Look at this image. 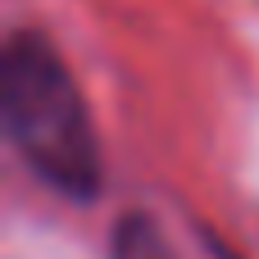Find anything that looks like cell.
<instances>
[{
  "mask_svg": "<svg viewBox=\"0 0 259 259\" xmlns=\"http://www.w3.org/2000/svg\"><path fill=\"white\" fill-rule=\"evenodd\" d=\"M0 123L27 173L64 200H96L105 182L100 137L82 87L55 41L14 27L0 50Z\"/></svg>",
  "mask_w": 259,
  "mask_h": 259,
  "instance_id": "cell-1",
  "label": "cell"
}]
</instances>
